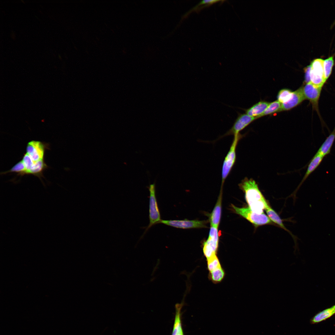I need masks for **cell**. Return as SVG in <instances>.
Returning <instances> with one entry per match:
<instances>
[{
    "label": "cell",
    "mask_w": 335,
    "mask_h": 335,
    "mask_svg": "<svg viewBox=\"0 0 335 335\" xmlns=\"http://www.w3.org/2000/svg\"><path fill=\"white\" fill-rule=\"evenodd\" d=\"M239 185L245 193V199L250 209L258 214L264 213V210L269 205L255 181L245 177Z\"/></svg>",
    "instance_id": "obj_1"
},
{
    "label": "cell",
    "mask_w": 335,
    "mask_h": 335,
    "mask_svg": "<svg viewBox=\"0 0 335 335\" xmlns=\"http://www.w3.org/2000/svg\"><path fill=\"white\" fill-rule=\"evenodd\" d=\"M240 133L234 136V138L229 150L224 160L222 168L221 184V190L224 182L230 173L236 160V148L238 143L243 137Z\"/></svg>",
    "instance_id": "obj_2"
},
{
    "label": "cell",
    "mask_w": 335,
    "mask_h": 335,
    "mask_svg": "<svg viewBox=\"0 0 335 335\" xmlns=\"http://www.w3.org/2000/svg\"><path fill=\"white\" fill-rule=\"evenodd\" d=\"M235 212L242 216L256 227L269 224L272 221L264 213L258 214L252 211L248 207L239 208L232 205Z\"/></svg>",
    "instance_id": "obj_3"
},
{
    "label": "cell",
    "mask_w": 335,
    "mask_h": 335,
    "mask_svg": "<svg viewBox=\"0 0 335 335\" xmlns=\"http://www.w3.org/2000/svg\"><path fill=\"white\" fill-rule=\"evenodd\" d=\"M324 60L321 58L315 59L309 65L310 82L316 86L321 87L326 81L324 69Z\"/></svg>",
    "instance_id": "obj_4"
},
{
    "label": "cell",
    "mask_w": 335,
    "mask_h": 335,
    "mask_svg": "<svg viewBox=\"0 0 335 335\" xmlns=\"http://www.w3.org/2000/svg\"><path fill=\"white\" fill-rule=\"evenodd\" d=\"M148 189L150 191L149 225L146 228L145 233L152 226L160 223L161 221L159 210L156 197L155 182L150 184Z\"/></svg>",
    "instance_id": "obj_5"
},
{
    "label": "cell",
    "mask_w": 335,
    "mask_h": 335,
    "mask_svg": "<svg viewBox=\"0 0 335 335\" xmlns=\"http://www.w3.org/2000/svg\"><path fill=\"white\" fill-rule=\"evenodd\" d=\"M219 245L218 228L211 226L209 236L203 243V250L204 256L208 259L217 255Z\"/></svg>",
    "instance_id": "obj_6"
},
{
    "label": "cell",
    "mask_w": 335,
    "mask_h": 335,
    "mask_svg": "<svg viewBox=\"0 0 335 335\" xmlns=\"http://www.w3.org/2000/svg\"><path fill=\"white\" fill-rule=\"evenodd\" d=\"M160 223L174 227L189 229L194 228H204L207 227V222L205 221L197 220H162Z\"/></svg>",
    "instance_id": "obj_7"
},
{
    "label": "cell",
    "mask_w": 335,
    "mask_h": 335,
    "mask_svg": "<svg viewBox=\"0 0 335 335\" xmlns=\"http://www.w3.org/2000/svg\"><path fill=\"white\" fill-rule=\"evenodd\" d=\"M322 87L316 86L311 82L306 84L303 87V93L306 99L309 100L313 109L318 111V101Z\"/></svg>",
    "instance_id": "obj_8"
},
{
    "label": "cell",
    "mask_w": 335,
    "mask_h": 335,
    "mask_svg": "<svg viewBox=\"0 0 335 335\" xmlns=\"http://www.w3.org/2000/svg\"><path fill=\"white\" fill-rule=\"evenodd\" d=\"M256 117L250 116L246 114L238 113V116L233 126L223 136L238 134L255 119Z\"/></svg>",
    "instance_id": "obj_9"
},
{
    "label": "cell",
    "mask_w": 335,
    "mask_h": 335,
    "mask_svg": "<svg viewBox=\"0 0 335 335\" xmlns=\"http://www.w3.org/2000/svg\"><path fill=\"white\" fill-rule=\"evenodd\" d=\"M45 145L39 141H32L29 142L26 148V153L34 162L43 159Z\"/></svg>",
    "instance_id": "obj_10"
},
{
    "label": "cell",
    "mask_w": 335,
    "mask_h": 335,
    "mask_svg": "<svg viewBox=\"0 0 335 335\" xmlns=\"http://www.w3.org/2000/svg\"><path fill=\"white\" fill-rule=\"evenodd\" d=\"M306 99L303 91V87H301L293 92L292 96L287 102L281 104V111L288 110L297 106Z\"/></svg>",
    "instance_id": "obj_11"
},
{
    "label": "cell",
    "mask_w": 335,
    "mask_h": 335,
    "mask_svg": "<svg viewBox=\"0 0 335 335\" xmlns=\"http://www.w3.org/2000/svg\"><path fill=\"white\" fill-rule=\"evenodd\" d=\"M222 195V191H221L218 199L209 217L211 226L217 228L221 216Z\"/></svg>",
    "instance_id": "obj_12"
},
{
    "label": "cell",
    "mask_w": 335,
    "mask_h": 335,
    "mask_svg": "<svg viewBox=\"0 0 335 335\" xmlns=\"http://www.w3.org/2000/svg\"><path fill=\"white\" fill-rule=\"evenodd\" d=\"M335 140V127L332 132L326 138L315 154L324 157L329 154Z\"/></svg>",
    "instance_id": "obj_13"
},
{
    "label": "cell",
    "mask_w": 335,
    "mask_h": 335,
    "mask_svg": "<svg viewBox=\"0 0 335 335\" xmlns=\"http://www.w3.org/2000/svg\"><path fill=\"white\" fill-rule=\"evenodd\" d=\"M335 314V305L318 312L310 320L311 324H315L325 320Z\"/></svg>",
    "instance_id": "obj_14"
},
{
    "label": "cell",
    "mask_w": 335,
    "mask_h": 335,
    "mask_svg": "<svg viewBox=\"0 0 335 335\" xmlns=\"http://www.w3.org/2000/svg\"><path fill=\"white\" fill-rule=\"evenodd\" d=\"M269 104V103L266 101H260L246 109L245 111L246 114L256 118L264 112Z\"/></svg>",
    "instance_id": "obj_15"
},
{
    "label": "cell",
    "mask_w": 335,
    "mask_h": 335,
    "mask_svg": "<svg viewBox=\"0 0 335 335\" xmlns=\"http://www.w3.org/2000/svg\"><path fill=\"white\" fill-rule=\"evenodd\" d=\"M323 158L324 157L321 155L315 154L310 160L305 174L299 187L303 183L309 176L318 168L322 162Z\"/></svg>",
    "instance_id": "obj_16"
},
{
    "label": "cell",
    "mask_w": 335,
    "mask_h": 335,
    "mask_svg": "<svg viewBox=\"0 0 335 335\" xmlns=\"http://www.w3.org/2000/svg\"><path fill=\"white\" fill-rule=\"evenodd\" d=\"M47 167L43 159L34 162L30 169L28 171L27 174H32L38 176L42 174L43 171Z\"/></svg>",
    "instance_id": "obj_17"
},
{
    "label": "cell",
    "mask_w": 335,
    "mask_h": 335,
    "mask_svg": "<svg viewBox=\"0 0 335 335\" xmlns=\"http://www.w3.org/2000/svg\"><path fill=\"white\" fill-rule=\"evenodd\" d=\"M181 304H178L176 306V314L172 335H177L183 333L181 327Z\"/></svg>",
    "instance_id": "obj_18"
},
{
    "label": "cell",
    "mask_w": 335,
    "mask_h": 335,
    "mask_svg": "<svg viewBox=\"0 0 335 335\" xmlns=\"http://www.w3.org/2000/svg\"><path fill=\"white\" fill-rule=\"evenodd\" d=\"M225 275V271L222 267L209 272L208 278L213 283L217 284L220 283L223 280Z\"/></svg>",
    "instance_id": "obj_19"
},
{
    "label": "cell",
    "mask_w": 335,
    "mask_h": 335,
    "mask_svg": "<svg viewBox=\"0 0 335 335\" xmlns=\"http://www.w3.org/2000/svg\"><path fill=\"white\" fill-rule=\"evenodd\" d=\"M268 217L274 222L285 230H288L284 225L282 221L277 213L269 205L265 210Z\"/></svg>",
    "instance_id": "obj_20"
},
{
    "label": "cell",
    "mask_w": 335,
    "mask_h": 335,
    "mask_svg": "<svg viewBox=\"0 0 335 335\" xmlns=\"http://www.w3.org/2000/svg\"><path fill=\"white\" fill-rule=\"evenodd\" d=\"M282 104L278 101L276 100L270 103L264 112L261 115L256 118L257 119L263 116L271 114L276 112L281 111Z\"/></svg>",
    "instance_id": "obj_21"
},
{
    "label": "cell",
    "mask_w": 335,
    "mask_h": 335,
    "mask_svg": "<svg viewBox=\"0 0 335 335\" xmlns=\"http://www.w3.org/2000/svg\"><path fill=\"white\" fill-rule=\"evenodd\" d=\"M334 63L333 56L328 57L324 60V69L326 81L331 75Z\"/></svg>",
    "instance_id": "obj_22"
},
{
    "label": "cell",
    "mask_w": 335,
    "mask_h": 335,
    "mask_svg": "<svg viewBox=\"0 0 335 335\" xmlns=\"http://www.w3.org/2000/svg\"><path fill=\"white\" fill-rule=\"evenodd\" d=\"M207 260V268L209 272L222 267L219 259L217 255L212 256Z\"/></svg>",
    "instance_id": "obj_23"
},
{
    "label": "cell",
    "mask_w": 335,
    "mask_h": 335,
    "mask_svg": "<svg viewBox=\"0 0 335 335\" xmlns=\"http://www.w3.org/2000/svg\"><path fill=\"white\" fill-rule=\"evenodd\" d=\"M293 92L288 89H283L279 92L278 96V101L281 103H285L289 100L291 97Z\"/></svg>",
    "instance_id": "obj_24"
},
{
    "label": "cell",
    "mask_w": 335,
    "mask_h": 335,
    "mask_svg": "<svg viewBox=\"0 0 335 335\" xmlns=\"http://www.w3.org/2000/svg\"><path fill=\"white\" fill-rule=\"evenodd\" d=\"M13 172L17 173L21 175L26 174L27 170L22 160L16 163L10 170L3 173L5 174Z\"/></svg>",
    "instance_id": "obj_25"
},
{
    "label": "cell",
    "mask_w": 335,
    "mask_h": 335,
    "mask_svg": "<svg viewBox=\"0 0 335 335\" xmlns=\"http://www.w3.org/2000/svg\"><path fill=\"white\" fill-rule=\"evenodd\" d=\"M27 170L26 174L34 163L29 156L27 153L24 154L22 160Z\"/></svg>",
    "instance_id": "obj_26"
},
{
    "label": "cell",
    "mask_w": 335,
    "mask_h": 335,
    "mask_svg": "<svg viewBox=\"0 0 335 335\" xmlns=\"http://www.w3.org/2000/svg\"><path fill=\"white\" fill-rule=\"evenodd\" d=\"M220 0H203L201 1L193 9H196L199 6L203 4H207L208 5H211L214 3H216L217 2L221 1Z\"/></svg>",
    "instance_id": "obj_27"
},
{
    "label": "cell",
    "mask_w": 335,
    "mask_h": 335,
    "mask_svg": "<svg viewBox=\"0 0 335 335\" xmlns=\"http://www.w3.org/2000/svg\"><path fill=\"white\" fill-rule=\"evenodd\" d=\"M184 335V334H183V333H181L179 334H178V335Z\"/></svg>",
    "instance_id": "obj_28"
}]
</instances>
